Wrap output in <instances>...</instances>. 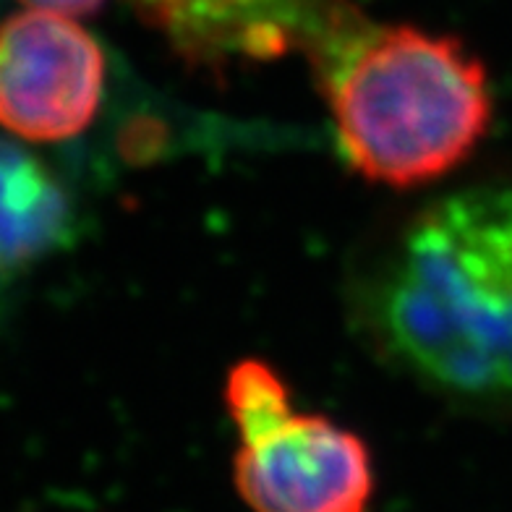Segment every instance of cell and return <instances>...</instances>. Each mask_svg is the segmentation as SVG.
Instances as JSON below:
<instances>
[{
    "instance_id": "cell-5",
    "label": "cell",
    "mask_w": 512,
    "mask_h": 512,
    "mask_svg": "<svg viewBox=\"0 0 512 512\" xmlns=\"http://www.w3.org/2000/svg\"><path fill=\"white\" fill-rule=\"evenodd\" d=\"M194 63L228 66L309 50L351 0H131Z\"/></svg>"
},
{
    "instance_id": "cell-2",
    "label": "cell",
    "mask_w": 512,
    "mask_h": 512,
    "mask_svg": "<svg viewBox=\"0 0 512 512\" xmlns=\"http://www.w3.org/2000/svg\"><path fill=\"white\" fill-rule=\"evenodd\" d=\"M306 53L358 176L416 189L450 176L492 123L484 63L458 37L374 24L351 6Z\"/></svg>"
},
{
    "instance_id": "cell-6",
    "label": "cell",
    "mask_w": 512,
    "mask_h": 512,
    "mask_svg": "<svg viewBox=\"0 0 512 512\" xmlns=\"http://www.w3.org/2000/svg\"><path fill=\"white\" fill-rule=\"evenodd\" d=\"M74 209L45 162L0 139V277L40 264L68 243Z\"/></svg>"
},
{
    "instance_id": "cell-1",
    "label": "cell",
    "mask_w": 512,
    "mask_h": 512,
    "mask_svg": "<svg viewBox=\"0 0 512 512\" xmlns=\"http://www.w3.org/2000/svg\"><path fill=\"white\" fill-rule=\"evenodd\" d=\"M364 314L384 356L434 390L512 398V186L418 209L384 254Z\"/></svg>"
},
{
    "instance_id": "cell-4",
    "label": "cell",
    "mask_w": 512,
    "mask_h": 512,
    "mask_svg": "<svg viewBox=\"0 0 512 512\" xmlns=\"http://www.w3.org/2000/svg\"><path fill=\"white\" fill-rule=\"evenodd\" d=\"M108 63L74 16L32 11L0 24V126L27 142H68L100 113Z\"/></svg>"
},
{
    "instance_id": "cell-7",
    "label": "cell",
    "mask_w": 512,
    "mask_h": 512,
    "mask_svg": "<svg viewBox=\"0 0 512 512\" xmlns=\"http://www.w3.org/2000/svg\"><path fill=\"white\" fill-rule=\"evenodd\" d=\"M32 11H50V14H63V16H92L97 14L105 0H19Z\"/></svg>"
},
{
    "instance_id": "cell-3",
    "label": "cell",
    "mask_w": 512,
    "mask_h": 512,
    "mask_svg": "<svg viewBox=\"0 0 512 512\" xmlns=\"http://www.w3.org/2000/svg\"><path fill=\"white\" fill-rule=\"evenodd\" d=\"M225 405L238 429L233 484L254 512H366L369 447L322 413H301L288 384L256 358L228 371Z\"/></svg>"
}]
</instances>
